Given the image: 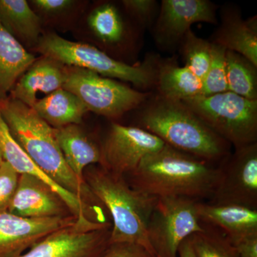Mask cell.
Instances as JSON below:
<instances>
[{
    "label": "cell",
    "instance_id": "obj_1",
    "mask_svg": "<svg viewBox=\"0 0 257 257\" xmlns=\"http://www.w3.org/2000/svg\"><path fill=\"white\" fill-rule=\"evenodd\" d=\"M221 175L220 166L168 145L145 157L126 182L139 192L157 198L210 199Z\"/></svg>",
    "mask_w": 257,
    "mask_h": 257
},
{
    "label": "cell",
    "instance_id": "obj_2",
    "mask_svg": "<svg viewBox=\"0 0 257 257\" xmlns=\"http://www.w3.org/2000/svg\"><path fill=\"white\" fill-rule=\"evenodd\" d=\"M0 113L12 137L35 165L56 184L92 207L104 208L85 182L79 180L64 160L53 128L21 101L0 100Z\"/></svg>",
    "mask_w": 257,
    "mask_h": 257
},
{
    "label": "cell",
    "instance_id": "obj_3",
    "mask_svg": "<svg viewBox=\"0 0 257 257\" xmlns=\"http://www.w3.org/2000/svg\"><path fill=\"white\" fill-rule=\"evenodd\" d=\"M140 108L138 127L153 134L165 145L216 165L231 154V145L182 101L152 94Z\"/></svg>",
    "mask_w": 257,
    "mask_h": 257
},
{
    "label": "cell",
    "instance_id": "obj_4",
    "mask_svg": "<svg viewBox=\"0 0 257 257\" xmlns=\"http://www.w3.org/2000/svg\"><path fill=\"white\" fill-rule=\"evenodd\" d=\"M84 179L111 216L109 243H137L155 256L149 242L147 225L158 198L133 189L124 177L113 175L99 165L87 167Z\"/></svg>",
    "mask_w": 257,
    "mask_h": 257
},
{
    "label": "cell",
    "instance_id": "obj_5",
    "mask_svg": "<svg viewBox=\"0 0 257 257\" xmlns=\"http://www.w3.org/2000/svg\"><path fill=\"white\" fill-rule=\"evenodd\" d=\"M42 56L67 67H78L116 79L130 82L142 92L155 89L160 59L147 57L141 63L130 64L113 58L103 50L84 42L69 41L55 33L43 35L35 47Z\"/></svg>",
    "mask_w": 257,
    "mask_h": 257
},
{
    "label": "cell",
    "instance_id": "obj_6",
    "mask_svg": "<svg viewBox=\"0 0 257 257\" xmlns=\"http://www.w3.org/2000/svg\"><path fill=\"white\" fill-rule=\"evenodd\" d=\"M182 102L234 148L257 143V100L227 91Z\"/></svg>",
    "mask_w": 257,
    "mask_h": 257
},
{
    "label": "cell",
    "instance_id": "obj_7",
    "mask_svg": "<svg viewBox=\"0 0 257 257\" xmlns=\"http://www.w3.org/2000/svg\"><path fill=\"white\" fill-rule=\"evenodd\" d=\"M62 88L75 94L88 111L111 119L140 109L152 94L87 69L67 66Z\"/></svg>",
    "mask_w": 257,
    "mask_h": 257
},
{
    "label": "cell",
    "instance_id": "obj_8",
    "mask_svg": "<svg viewBox=\"0 0 257 257\" xmlns=\"http://www.w3.org/2000/svg\"><path fill=\"white\" fill-rule=\"evenodd\" d=\"M198 202L182 197L157 199L147 225L149 242L155 257H178L181 243L202 231Z\"/></svg>",
    "mask_w": 257,
    "mask_h": 257
},
{
    "label": "cell",
    "instance_id": "obj_9",
    "mask_svg": "<svg viewBox=\"0 0 257 257\" xmlns=\"http://www.w3.org/2000/svg\"><path fill=\"white\" fill-rule=\"evenodd\" d=\"M111 222L77 218L18 257H101L109 244Z\"/></svg>",
    "mask_w": 257,
    "mask_h": 257
},
{
    "label": "cell",
    "instance_id": "obj_10",
    "mask_svg": "<svg viewBox=\"0 0 257 257\" xmlns=\"http://www.w3.org/2000/svg\"><path fill=\"white\" fill-rule=\"evenodd\" d=\"M211 204L257 209V143L236 147L221 164Z\"/></svg>",
    "mask_w": 257,
    "mask_h": 257
},
{
    "label": "cell",
    "instance_id": "obj_11",
    "mask_svg": "<svg viewBox=\"0 0 257 257\" xmlns=\"http://www.w3.org/2000/svg\"><path fill=\"white\" fill-rule=\"evenodd\" d=\"M165 145L160 138L143 128L112 123L100 145L99 166L113 175L125 177L145 157Z\"/></svg>",
    "mask_w": 257,
    "mask_h": 257
},
{
    "label": "cell",
    "instance_id": "obj_12",
    "mask_svg": "<svg viewBox=\"0 0 257 257\" xmlns=\"http://www.w3.org/2000/svg\"><path fill=\"white\" fill-rule=\"evenodd\" d=\"M151 29L157 47L164 52L179 48L195 23L217 25V5L209 0H162Z\"/></svg>",
    "mask_w": 257,
    "mask_h": 257
},
{
    "label": "cell",
    "instance_id": "obj_13",
    "mask_svg": "<svg viewBox=\"0 0 257 257\" xmlns=\"http://www.w3.org/2000/svg\"><path fill=\"white\" fill-rule=\"evenodd\" d=\"M77 218L28 219L0 212V257H18L47 236L73 224Z\"/></svg>",
    "mask_w": 257,
    "mask_h": 257
},
{
    "label": "cell",
    "instance_id": "obj_14",
    "mask_svg": "<svg viewBox=\"0 0 257 257\" xmlns=\"http://www.w3.org/2000/svg\"><path fill=\"white\" fill-rule=\"evenodd\" d=\"M87 25L96 41L109 52L136 55L141 48L143 31L126 23L114 3L96 6L88 16Z\"/></svg>",
    "mask_w": 257,
    "mask_h": 257
},
{
    "label": "cell",
    "instance_id": "obj_15",
    "mask_svg": "<svg viewBox=\"0 0 257 257\" xmlns=\"http://www.w3.org/2000/svg\"><path fill=\"white\" fill-rule=\"evenodd\" d=\"M8 211L28 219L73 216L62 197L48 184L28 174L20 175Z\"/></svg>",
    "mask_w": 257,
    "mask_h": 257
},
{
    "label": "cell",
    "instance_id": "obj_16",
    "mask_svg": "<svg viewBox=\"0 0 257 257\" xmlns=\"http://www.w3.org/2000/svg\"><path fill=\"white\" fill-rule=\"evenodd\" d=\"M221 23L211 35V43L239 54L257 67V16L243 19L237 6L225 5Z\"/></svg>",
    "mask_w": 257,
    "mask_h": 257
},
{
    "label": "cell",
    "instance_id": "obj_17",
    "mask_svg": "<svg viewBox=\"0 0 257 257\" xmlns=\"http://www.w3.org/2000/svg\"><path fill=\"white\" fill-rule=\"evenodd\" d=\"M66 76L67 66L42 56L19 79L10 96L32 108L38 93L47 95L63 87Z\"/></svg>",
    "mask_w": 257,
    "mask_h": 257
},
{
    "label": "cell",
    "instance_id": "obj_18",
    "mask_svg": "<svg viewBox=\"0 0 257 257\" xmlns=\"http://www.w3.org/2000/svg\"><path fill=\"white\" fill-rule=\"evenodd\" d=\"M197 213L201 222L221 230L231 243L257 233V209L199 201Z\"/></svg>",
    "mask_w": 257,
    "mask_h": 257
},
{
    "label": "cell",
    "instance_id": "obj_19",
    "mask_svg": "<svg viewBox=\"0 0 257 257\" xmlns=\"http://www.w3.org/2000/svg\"><path fill=\"white\" fill-rule=\"evenodd\" d=\"M0 149L5 162L9 163L19 175L28 174L39 177L46 182L62 197L68 206L72 215L82 217L87 215L90 210L89 204L80 198L61 188L43 173L30 160L23 149L16 143L0 113Z\"/></svg>",
    "mask_w": 257,
    "mask_h": 257
},
{
    "label": "cell",
    "instance_id": "obj_20",
    "mask_svg": "<svg viewBox=\"0 0 257 257\" xmlns=\"http://www.w3.org/2000/svg\"><path fill=\"white\" fill-rule=\"evenodd\" d=\"M54 135L66 163L79 180L89 166L100 165L101 148L79 124L53 128Z\"/></svg>",
    "mask_w": 257,
    "mask_h": 257
},
{
    "label": "cell",
    "instance_id": "obj_21",
    "mask_svg": "<svg viewBox=\"0 0 257 257\" xmlns=\"http://www.w3.org/2000/svg\"><path fill=\"white\" fill-rule=\"evenodd\" d=\"M0 24L23 46L35 48L41 38V19L25 0H0Z\"/></svg>",
    "mask_w": 257,
    "mask_h": 257
},
{
    "label": "cell",
    "instance_id": "obj_22",
    "mask_svg": "<svg viewBox=\"0 0 257 257\" xmlns=\"http://www.w3.org/2000/svg\"><path fill=\"white\" fill-rule=\"evenodd\" d=\"M155 89L158 95L175 101H187L203 95L202 80L188 67H180L171 60H160Z\"/></svg>",
    "mask_w": 257,
    "mask_h": 257
},
{
    "label": "cell",
    "instance_id": "obj_23",
    "mask_svg": "<svg viewBox=\"0 0 257 257\" xmlns=\"http://www.w3.org/2000/svg\"><path fill=\"white\" fill-rule=\"evenodd\" d=\"M36 59L0 24V100L9 97L19 79Z\"/></svg>",
    "mask_w": 257,
    "mask_h": 257
},
{
    "label": "cell",
    "instance_id": "obj_24",
    "mask_svg": "<svg viewBox=\"0 0 257 257\" xmlns=\"http://www.w3.org/2000/svg\"><path fill=\"white\" fill-rule=\"evenodd\" d=\"M32 109L52 128L79 124L89 111L75 94L64 88L38 99Z\"/></svg>",
    "mask_w": 257,
    "mask_h": 257
},
{
    "label": "cell",
    "instance_id": "obj_25",
    "mask_svg": "<svg viewBox=\"0 0 257 257\" xmlns=\"http://www.w3.org/2000/svg\"><path fill=\"white\" fill-rule=\"evenodd\" d=\"M228 91L251 100H257V67L244 57L226 50Z\"/></svg>",
    "mask_w": 257,
    "mask_h": 257
},
{
    "label": "cell",
    "instance_id": "obj_26",
    "mask_svg": "<svg viewBox=\"0 0 257 257\" xmlns=\"http://www.w3.org/2000/svg\"><path fill=\"white\" fill-rule=\"evenodd\" d=\"M202 224V231L189 237L195 257H239L236 248L221 230Z\"/></svg>",
    "mask_w": 257,
    "mask_h": 257
},
{
    "label": "cell",
    "instance_id": "obj_27",
    "mask_svg": "<svg viewBox=\"0 0 257 257\" xmlns=\"http://www.w3.org/2000/svg\"><path fill=\"white\" fill-rule=\"evenodd\" d=\"M181 55L188 67L201 80L207 74L211 57V42L197 37L189 30L179 47Z\"/></svg>",
    "mask_w": 257,
    "mask_h": 257
},
{
    "label": "cell",
    "instance_id": "obj_28",
    "mask_svg": "<svg viewBox=\"0 0 257 257\" xmlns=\"http://www.w3.org/2000/svg\"><path fill=\"white\" fill-rule=\"evenodd\" d=\"M226 50L211 43V57L209 69L202 79L203 95L227 92L226 73Z\"/></svg>",
    "mask_w": 257,
    "mask_h": 257
},
{
    "label": "cell",
    "instance_id": "obj_29",
    "mask_svg": "<svg viewBox=\"0 0 257 257\" xmlns=\"http://www.w3.org/2000/svg\"><path fill=\"white\" fill-rule=\"evenodd\" d=\"M121 4L135 25L142 31L150 30L156 21L160 3L155 0H123Z\"/></svg>",
    "mask_w": 257,
    "mask_h": 257
},
{
    "label": "cell",
    "instance_id": "obj_30",
    "mask_svg": "<svg viewBox=\"0 0 257 257\" xmlns=\"http://www.w3.org/2000/svg\"><path fill=\"white\" fill-rule=\"evenodd\" d=\"M20 175L5 161L0 166V212L8 211L16 192Z\"/></svg>",
    "mask_w": 257,
    "mask_h": 257
},
{
    "label": "cell",
    "instance_id": "obj_31",
    "mask_svg": "<svg viewBox=\"0 0 257 257\" xmlns=\"http://www.w3.org/2000/svg\"><path fill=\"white\" fill-rule=\"evenodd\" d=\"M101 257H155L143 246L137 243H109Z\"/></svg>",
    "mask_w": 257,
    "mask_h": 257
},
{
    "label": "cell",
    "instance_id": "obj_32",
    "mask_svg": "<svg viewBox=\"0 0 257 257\" xmlns=\"http://www.w3.org/2000/svg\"><path fill=\"white\" fill-rule=\"evenodd\" d=\"M31 3L42 14L57 16L72 8L75 2L72 0H33Z\"/></svg>",
    "mask_w": 257,
    "mask_h": 257
},
{
    "label": "cell",
    "instance_id": "obj_33",
    "mask_svg": "<svg viewBox=\"0 0 257 257\" xmlns=\"http://www.w3.org/2000/svg\"><path fill=\"white\" fill-rule=\"evenodd\" d=\"M239 257H257V233L248 235L232 243Z\"/></svg>",
    "mask_w": 257,
    "mask_h": 257
},
{
    "label": "cell",
    "instance_id": "obj_34",
    "mask_svg": "<svg viewBox=\"0 0 257 257\" xmlns=\"http://www.w3.org/2000/svg\"><path fill=\"white\" fill-rule=\"evenodd\" d=\"M178 257H195L191 243L190 238H187L181 243L179 248Z\"/></svg>",
    "mask_w": 257,
    "mask_h": 257
},
{
    "label": "cell",
    "instance_id": "obj_35",
    "mask_svg": "<svg viewBox=\"0 0 257 257\" xmlns=\"http://www.w3.org/2000/svg\"><path fill=\"white\" fill-rule=\"evenodd\" d=\"M5 162L4 157H3V152H2L1 149H0V166L3 165V162Z\"/></svg>",
    "mask_w": 257,
    "mask_h": 257
}]
</instances>
